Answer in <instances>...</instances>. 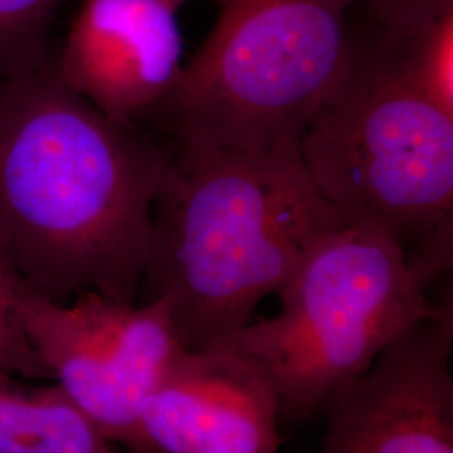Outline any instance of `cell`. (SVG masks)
Wrapping results in <instances>:
<instances>
[{"instance_id":"cell-1","label":"cell","mask_w":453,"mask_h":453,"mask_svg":"<svg viewBox=\"0 0 453 453\" xmlns=\"http://www.w3.org/2000/svg\"><path fill=\"white\" fill-rule=\"evenodd\" d=\"M170 158L65 86L50 52L2 78L0 249L22 282L59 303L86 292L134 303Z\"/></svg>"},{"instance_id":"cell-2","label":"cell","mask_w":453,"mask_h":453,"mask_svg":"<svg viewBox=\"0 0 453 453\" xmlns=\"http://www.w3.org/2000/svg\"><path fill=\"white\" fill-rule=\"evenodd\" d=\"M136 301L168 311L185 349L252 323L309 252L348 226L319 194L299 146H168Z\"/></svg>"},{"instance_id":"cell-3","label":"cell","mask_w":453,"mask_h":453,"mask_svg":"<svg viewBox=\"0 0 453 453\" xmlns=\"http://www.w3.org/2000/svg\"><path fill=\"white\" fill-rule=\"evenodd\" d=\"M353 5L226 0L170 95L143 121L160 127L172 140L166 146H299L349 63Z\"/></svg>"},{"instance_id":"cell-4","label":"cell","mask_w":453,"mask_h":453,"mask_svg":"<svg viewBox=\"0 0 453 453\" xmlns=\"http://www.w3.org/2000/svg\"><path fill=\"white\" fill-rule=\"evenodd\" d=\"M299 151L348 226L381 230L406 252L452 232L453 114L411 82L383 34L355 37Z\"/></svg>"},{"instance_id":"cell-5","label":"cell","mask_w":453,"mask_h":453,"mask_svg":"<svg viewBox=\"0 0 453 453\" xmlns=\"http://www.w3.org/2000/svg\"><path fill=\"white\" fill-rule=\"evenodd\" d=\"M426 288L391 235L341 226L277 292L275 316L252 321L222 342L259 365L274 388L280 420H304L389 342L437 314L441 306L428 299Z\"/></svg>"},{"instance_id":"cell-6","label":"cell","mask_w":453,"mask_h":453,"mask_svg":"<svg viewBox=\"0 0 453 453\" xmlns=\"http://www.w3.org/2000/svg\"><path fill=\"white\" fill-rule=\"evenodd\" d=\"M20 316L46 380L130 450L148 395L185 349L166 308L97 292L59 303L24 286Z\"/></svg>"},{"instance_id":"cell-7","label":"cell","mask_w":453,"mask_h":453,"mask_svg":"<svg viewBox=\"0 0 453 453\" xmlns=\"http://www.w3.org/2000/svg\"><path fill=\"white\" fill-rule=\"evenodd\" d=\"M452 306L406 329L319 411L318 453H453Z\"/></svg>"},{"instance_id":"cell-8","label":"cell","mask_w":453,"mask_h":453,"mask_svg":"<svg viewBox=\"0 0 453 453\" xmlns=\"http://www.w3.org/2000/svg\"><path fill=\"white\" fill-rule=\"evenodd\" d=\"M280 408L232 344L181 349L142 408L133 453H279Z\"/></svg>"},{"instance_id":"cell-9","label":"cell","mask_w":453,"mask_h":453,"mask_svg":"<svg viewBox=\"0 0 453 453\" xmlns=\"http://www.w3.org/2000/svg\"><path fill=\"white\" fill-rule=\"evenodd\" d=\"M177 12L166 0H81L52 65L97 111L140 125L185 65Z\"/></svg>"},{"instance_id":"cell-10","label":"cell","mask_w":453,"mask_h":453,"mask_svg":"<svg viewBox=\"0 0 453 453\" xmlns=\"http://www.w3.org/2000/svg\"><path fill=\"white\" fill-rule=\"evenodd\" d=\"M31 381L0 376V453H116L63 389Z\"/></svg>"},{"instance_id":"cell-11","label":"cell","mask_w":453,"mask_h":453,"mask_svg":"<svg viewBox=\"0 0 453 453\" xmlns=\"http://www.w3.org/2000/svg\"><path fill=\"white\" fill-rule=\"evenodd\" d=\"M380 33L411 82L441 110L453 114V11L418 33Z\"/></svg>"},{"instance_id":"cell-12","label":"cell","mask_w":453,"mask_h":453,"mask_svg":"<svg viewBox=\"0 0 453 453\" xmlns=\"http://www.w3.org/2000/svg\"><path fill=\"white\" fill-rule=\"evenodd\" d=\"M65 0H0V80L50 52L52 20Z\"/></svg>"},{"instance_id":"cell-13","label":"cell","mask_w":453,"mask_h":453,"mask_svg":"<svg viewBox=\"0 0 453 453\" xmlns=\"http://www.w3.org/2000/svg\"><path fill=\"white\" fill-rule=\"evenodd\" d=\"M24 286L0 249V376L46 380L22 324L20 299Z\"/></svg>"},{"instance_id":"cell-14","label":"cell","mask_w":453,"mask_h":453,"mask_svg":"<svg viewBox=\"0 0 453 453\" xmlns=\"http://www.w3.org/2000/svg\"><path fill=\"white\" fill-rule=\"evenodd\" d=\"M380 31L393 35L418 33L453 11V0H357Z\"/></svg>"},{"instance_id":"cell-15","label":"cell","mask_w":453,"mask_h":453,"mask_svg":"<svg viewBox=\"0 0 453 453\" xmlns=\"http://www.w3.org/2000/svg\"><path fill=\"white\" fill-rule=\"evenodd\" d=\"M166 2H168V4H172V5L179 11L180 7H181V5H185L188 0H166ZM215 2H219V5H224L226 0H215Z\"/></svg>"}]
</instances>
